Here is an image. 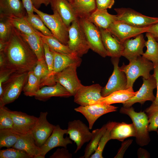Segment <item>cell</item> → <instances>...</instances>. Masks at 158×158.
I'll return each instance as SVG.
<instances>
[{
    "mask_svg": "<svg viewBox=\"0 0 158 158\" xmlns=\"http://www.w3.org/2000/svg\"><path fill=\"white\" fill-rule=\"evenodd\" d=\"M25 17L30 25L35 29L39 30L46 36H53L50 30L45 25L43 21L38 14H27Z\"/></svg>",
    "mask_w": 158,
    "mask_h": 158,
    "instance_id": "39",
    "label": "cell"
},
{
    "mask_svg": "<svg viewBox=\"0 0 158 158\" xmlns=\"http://www.w3.org/2000/svg\"><path fill=\"white\" fill-rule=\"evenodd\" d=\"M9 112L13 122V130L20 135L32 132L38 117L21 111L9 110Z\"/></svg>",
    "mask_w": 158,
    "mask_h": 158,
    "instance_id": "16",
    "label": "cell"
},
{
    "mask_svg": "<svg viewBox=\"0 0 158 158\" xmlns=\"http://www.w3.org/2000/svg\"><path fill=\"white\" fill-rule=\"evenodd\" d=\"M143 83L136 95L131 99L123 104V107H130L136 103L142 104L146 101L153 102L155 97L153 90L157 87L156 80L154 74L147 79L142 78Z\"/></svg>",
    "mask_w": 158,
    "mask_h": 158,
    "instance_id": "12",
    "label": "cell"
},
{
    "mask_svg": "<svg viewBox=\"0 0 158 158\" xmlns=\"http://www.w3.org/2000/svg\"><path fill=\"white\" fill-rule=\"evenodd\" d=\"M71 96L70 93L58 83L54 85L42 87L33 95L36 99L43 101H46L53 97H68Z\"/></svg>",
    "mask_w": 158,
    "mask_h": 158,
    "instance_id": "23",
    "label": "cell"
},
{
    "mask_svg": "<svg viewBox=\"0 0 158 158\" xmlns=\"http://www.w3.org/2000/svg\"><path fill=\"white\" fill-rule=\"evenodd\" d=\"M13 148L23 150L32 158H44L40 147L38 146L31 132L20 135Z\"/></svg>",
    "mask_w": 158,
    "mask_h": 158,
    "instance_id": "21",
    "label": "cell"
},
{
    "mask_svg": "<svg viewBox=\"0 0 158 158\" xmlns=\"http://www.w3.org/2000/svg\"><path fill=\"white\" fill-rule=\"evenodd\" d=\"M13 74L11 71L7 70H0V89L3 85Z\"/></svg>",
    "mask_w": 158,
    "mask_h": 158,
    "instance_id": "48",
    "label": "cell"
},
{
    "mask_svg": "<svg viewBox=\"0 0 158 158\" xmlns=\"http://www.w3.org/2000/svg\"><path fill=\"white\" fill-rule=\"evenodd\" d=\"M34 7L38 9L42 4L45 6L50 4V0H31Z\"/></svg>",
    "mask_w": 158,
    "mask_h": 158,
    "instance_id": "52",
    "label": "cell"
},
{
    "mask_svg": "<svg viewBox=\"0 0 158 158\" xmlns=\"http://www.w3.org/2000/svg\"><path fill=\"white\" fill-rule=\"evenodd\" d=\"M78 19L90 49L103 57L108 56V53L102 43L99 28L87 17H80Z\"/></svg>",
    "mask_w": 158,
    "mask_h": 158,
    "instance_id": "5",
    "label": "cell"
},
{
    "mask_svg": "<svg viewBox=\"0 0 158 158\" xmlns=\"http://www.w3.org/2000/svg\"><path fill=\"white\" fill-rule=\"evenodd\" d=\"M20 135L12 129L0 130V148L12 147L17 142Z\"/></svg>",
    "mask_w": 158,
    "mask_h": 158,
    "instance_id": "36",
    "label": "cell"
},
{
    "mask_svg": "<svg viewBox=\"0 0 158 158\" xmlns=\"http://www.w3.org/2000/svg\"><path fill=\"white\" fill-rule=\"evenodd\" d=\"M52 51L54 56L53 72L54 75L55 73L61 71L71 65L76 64L79 66L81 64V58L75 52H73L69 54H65Z\"/></svg>",
    "mask_w": 158,
    "mask_h": 158,
    "instance_id": "25",
    "label": "cell"
},
{
    "mask_svg": "<svg viewBox=\"0 0 158 158\" xmlns=\"http://www.w3.org/2000/svg\"><path fill=\"white\" fill-rule=\"evenodd\" d=\"M68 45L71 50L80 57L87 53L90 47L78 18L68 27Z\"/></svg>",
    "mask_w": 158,
    "mask_h": 158,
    "instance_id": "7",
    "label": "cell"
},
{
    "mask_svg": "<svg viewBox=\"0 0 158 158\" xmlns=\"http://www.w3.org/2000/svg\"><path fill=\"white\" fill-rule=\"evenodd\" d=\"M33 10L34 12L40 17L53 36L63 44L68 45L69 40L68 27L59 14L56 12H53V14H48L36 9L34 6Z\"/></svg>",
    "mask_w": 158,
    "mask_h": 158,
    "instance_id": "4",
    "label": "cell"
},
{
    "mask_svg": "<svg viewBox=\"0 0 158 158\" xmlns=\"http://www.w3.org/2000/svg\"><path fill=\"white\" fill-rule=\"evenodd\" d=\"M87 17L99 28L105 29L117 20L116 15L109 14L107 9L99 10L97 8Z\"/></svg>",
    "mask_w": 158,
    "mask_h": 158,
    "instance_id": "26",
    "label": "cell"
},
{
    "mask_svg": "<svg viewBox=\"0 0 158 158\" xmlns=\"http://www.w3.org/2000/svg\"><path fill=\"white\" fill-rule=\"evenodd\" d=\"M156 39L157 41H158V38H157V39Z\"/></svg>",
    "mask_w": 158,
    "mask_h": 158,
    "instance_id": "57",
    "label": "cell"
},
{
    "mask_svg": "<svg viewBox=\"0 0 158 158\" xmlns=\"http://www.w3.org/2000/svg\"><path fill=\"white\" fill-rule=\"evenodd\" d=\"M134 109L130 107H121L120 112L128 115L132 120L135 131V140L137 143L140 146L147 145L150 141L148 131V125L144 124L136 115Z\"/></svg>",
    "mask_w": 158,
    "mask_h": 158,
    "instance_id": "15",
    "label": "cell"
},
{
    "mask_svg": "<svg viewBox=\"0 0 158 158\" xmlns=\"http://www.w3.org/2000/svg\"><path fill=\"white\" fill-rule=\"evenodd\" d=\"M115 0H96L97 8L99 10L111 8Z\"/></svg>",
    "mask_w": 158,
    "mask_h": 158,
    "instance_id": "46",
    "label": "cell"
},
{
    "mask_svg": "<svg viewBox=\"0 0 158 158\" xmlns=\"http://www.w3.org/2000/svg\"><path fill=\"white\" fill-rule=\"evenodd\" d=\"M47 112H41L38 120L32 131L37 145L40 147L51 134L55 126L47 119Z\"/></svg>",
    "mask_w": 158,
    "mask_h": 158,
    "instance_id": "17",
    "label": "cell"
},
{
    "mask_svg": "<svg viewBox=\"0 0 158 158\" xmlns=\"http://www.w3.org/2000/svg\"><path fill=\"white\" fill-rule=\"evenodd\" d=\"M12 27L7 17L0 15V41L7 42L12 34Z\"/></svg>",
    "mask_w": 158,
    "mask_h": 158,
    "instance_id": "40",
    "label": "cell"
},
{
    "mask_svg": "<svg viewBox=\"0 0 158 158\" xmlns=\"http://www.w3.org/2000/svg\"><path fill=\"white\" fill-rule=\"evenodd\" d=\"M12 147L0 150V158H32L25 151Z\"/></svg>",
    "mask_w": 158,
    "mask_h": 158,
    "instance_id": "43",
    "label": "cell"
},
{
    "mask_svg": "<svg viewBox=\"0 0 158 158\" xmlns=\"http://www.w3.org/2000/svg\"><path fill=\"white\" fill-rule=\"evenodd\" d=\"M120 68L126 76L128 89L133 87L134 83L139 77L142 76L145 79L149 78L151 75L150 71L154 70V65L151 61L140 56L129 61L128 65L123 63Z\"/></svg>",
    "mask_w": 158,
    "mask_h": 158,
    "instance_id": "3",
    "label": "cell"
},
{
    "mask_svg": "<svg viewBox=\"0 0 158 158\" xmlns=\"http://www.w3.org/2000/svg\"><path fill=\"white\" fill-rule=\"evenodd\" d=\"M36 32L41 37L43 41L54 51L63 54H69L73 52L68 45L63 44L53 36H46L38 30Z\"/></svg>",
    "mask_w": 158,
    "mask_h": 158,
    "instance_id": "31",
    "label": "cell"
},
{
    "mask_svg": "<svg viewBox=\"0 0 158 158\" xmlns=\"http://www.w3.org/2000/svg\"><path fill=\"white\" fill-rule=\"evenodd\" d=\"M45 59L47 65L50 75L54 76L53 72L54 65V56L52 51L48 46L43 41Z\"/></svg>",
    "mask_w": 158,
    "mask_h": 158,
    "instance_id": "44",
    "label": "cell"
},
{
    "mask_svg": "<svg viewBox=\"0 0 158 158\" xmlns=\"http://www.w3.org/2000/svg\"><path fill=\"white\" fill-rule=\"evenodd\" d=\"M147 32L150 33L156 39L158 38V23L148 27Z\"/></svg>",
    "mask_w": 158,
    "mask_h": 158,
    "instance_id": "51",
    "label": "cell"
},
{
    "mask_svg": "<svg viewBox=\"0 0 158 158\" xmlns=\"http://www.w3.org/2000/svg\"><path fill=\"white\" fill-rule=\"evenodd\" d=\"M137 155L139 158H149L150 157V153L141 147L138 150Z\"/></svg>",
    "mask_w": 158,
    "mask_h": 158,
    "instance_id": "53",
    "label": "cell"
},
{
    "mask_svg": "<svg viewBox=\"0 0 158 158\" xmlns=\"http://www.w3.org/2000/svg\"><path fill=\"white\" fill-rule=\"evenodd\" d=\"M26 10L20 0H0V15L24 17Z\"/></svg>",
    "mask_w": 158,
    "mask_h": 158,
    "instance_id": "24",
    "label": "cell"
},
{
    "mask_svg": "<svg viewBox=\"0 0 158 158\" xmlns=\"http://www.w3.org/2000/svg\"><path fill=\"white\" fill-rule=\"evenodd\" d=\"M104 47L108 56L120 58L123 50V43L120 42L107 29L99 28Z\"/></svg>",
    "mask_w": 158,
    "mask_h": 158,
    "instance_id": "22",
    "label": "cell"
},
{
    "mask_svg": "<svg viewBox=\"0 0 158 158\" xmlns=\"http://www.w3.org/2000/svg\"><path fill=\"white\" fill-rule=\"evenodd\" d=\"M40 80L34 74L32 70L28 72L27 81L24 86L23 91L25 95L32 97L40 89Z\"/></svg>",
    "mask_w": 158,
    "mask_h": 158,
    "instance_id": "37",
    "label": "cell"
},
{
    "mask_svg": "<svg viewBox=\"0 0 158 158\" xmlns=\"http://www.w3.org/2000/svg\"><path fill=\"white\" fill-rule=\"evenodd\" d=\"M133 140L129 139L123 141L121 144V147L119 149L115 158H123L124 154L130 145L132 143Z\"/></svg>",
    "mask_w": 158,
    "mask_h": 158,
    "instance_id": "47",
    "label": "cell"
},
{
    "mask_svg": "<svg viewBox=\"0 0 158 158\" xmlns=\"http://www.w3.org/2000/svg\"><path fill=\"white\" fill-rule=\"evenodd\" d=\"M3 52L4 61L0 70H8L13 74L32 70L38 61L28 44L13 26L11 37Z\"/></svg>",
    "mask_w": 158,
    "mask_h": 158,
    "instance_id": "1",
    "label": "cell"
},
{
    "mask_svg": "<svg viewBox=\"0 0 158 158\" xmlns=\"http://www.w3.org/2000/svg\"><path fill=\"white\" fill-rule=\"evenodd\" d=\"M135 131L133 123L116 122L111 131V139L123 141L126 138L135 137Z\"/></svg>",
    "mask_w": 158,
    "mask_h": 158,
    "instance_id": "28",
    "label": "cell"
},
{
    "mask_svg": "<svg viewBox=\"0 0 158 158\" xmlns=\"http://www.w3.org/2000/svg\"><path fill=\"white\" fill-rule=\"evenodd\" d=\"M157 134L158 136V130L157 131Z\"/></svg>",
    "mask_w": 158,
    "mask_h": 158,
    "instance_id": "56",
    "label": "cell"
},
{
    "mask_svg": "<svg viewBox=\"0 0 158 158\" xmlns=\"http://www.w3.org/2000/svg\"><path fill=\"white\" fill-rule=\"evenodd\" d=\"M145 42L143 33L138 35L133 39L130 38L126 40L123 43L122 56L130 61L142 55Z\"/></svg>",
    "mask_w": 158,
    "mask_h": 158,
    "instance_id": "20",
    "label": "cell"
},
{
    "mask_svg": "<svg viewBox=\"0 0 158 158\" xmlns=\"http://www.w3.org/2000/svg\"><path fill=\"white\" fill-rule=\"evenodd\" d=\"M50 4L53 12H57L68 27L78 16L71 3L67 0H50Z\"/></svg>",
    "mask_w": 158,
    "mask_h": 158,
    "instance_id": "19",
    "label": "cell"
},
{
    "mask_svg": "<svg viewBox=\"0 0 158 158\" xmlns=\"http://www.w3.org/2000/svg\"><path fill=\"white\" fill-rule=\"evenodd\" d=\"M28 72L12 74L0 89V106H4L17 99L26 83Z\"/></svg>",
    "mask_w": 158,
    "mask_h": 158,
    "instance_id": "2",
    "label": "cell"
},
{
    "mask_svg": "<svg viewBox=\"0 0 158 158\" xmlns=\"http://www.w3.org/2000/svg\"><path fill=\"white\" fill-rule=\"evenodd\" d=\"M67 134L71 139L76 143L77 147L74 152L80 150L84 144L90 140L92 135L89 126L80 120L69 121Z\"/></svg>",
    "mask_w": 158,
    "mask_h": 158,
    "instance_id": "11",
    "label": "cell"
},
{
    "mask_svg": "<svg viewBox=\"0 0 158 158\" xmlns=\"http://www.w3.org/2000/svg\"><path fill=\"white\" fill-rule=\"evenodd\" d=\"M78 67L76 64L71 65L54 75L56 82L64 87L72 96L83 85L77 75L76 70Z\"/></svg>",
    "mask_w": 158,
    "mask_h": 158,
    "instance_id": "9",
    "label": "cell"
},
{
    "mask_svg": "<svg viewBox=\"0 0 158 158\" xmlns=\"http://www.w3.org/2000/svg\"><path fill=\"white\" fill-rule=\"evenodd\" d=\"M118 107L111 104L99 102L94 104L80 106L74 110L82 114L87 120L90 129H92L96 121L100 116L107 113L117 111Z\"/></svg>",
    "mask_w": 158,
    "mask_h": 158,
    "instance_id": "10",
    "label": "cell"
},
{
    "mask_svg": "<svg viewBox=\"0 0 158 158\" xmlns=\"http://www.w3.org/2000/svg\"><path fill=\"white\" fill-rule=\"evenodd\" d=\"M102 88L98 84L89 86L83 85L73 96L74 102L83 106L98 103L99 100L103 97L101 95Z\"/></svg>",
    "mask_w": 158,
    "mask_h": 158,
    "instance_id": "13",
    "label": "cell"
},
{
    "mask_svg": "<svg viewBox=\"0 0 158 158\" xmlns=\"http://www.w3.org/2000/svg\"><path fill=\"white\" fill-rule=\"evenodd\" d=\"M7 43L0 41V52L4 51Z\"/></svg>",
    "mask_w": 158,
    "mask_h": 158,
    "instance_id": "54",
    "label": "cell"
},
{
    "mask_svg": "<svg viewBox=\"0 0 158 158\" xmlns=\"http://www.w3.org/2000/svg\"><path fill=\"white\" fill-rule=\"evenodd\" d=\"M137 92V91H134L133 87L118 90L106 97H103L99 100V102L109 104L117 103L123 104L132 98Z\"/></svg>",
    "mask_w": 158,
    "mask_h": 158,
    "instance_id": "29",
    "label": "cell"
},
{
    "mask_svg": "<svg viewBox=\"0 0 158 158\" xmlns=\"http://www.w3.org/2000/svg\"><path fill=\"white\" fill-rule=\"evenodd\" d=\"M107 123L100 128L96 129L92 131V135L89 143L85 147L83 156L80 158H89L94 153L98 146L100 139L106 130Z\"/></svg>",
    "mask_w": 158,
    "mask_h": 158,
    "instance_id": "32",
    "label": "cell"
},
{
    "mask_svg": "<svg viewBox=\"0 0 158 158\" xmlns=\"http://www.w3.org/2000/svg\"><path fill=\"white\" fill-rule=\"evenodd\" d=\"M18 30L35 53L38 60L45 59L43 41L40 37L36 32L27 34Z\"/></svg>",
    "mask_w": 158,
    "mask_h": 158,
    "instance_id": "30",
    "label": "cell"
},
{
    "mask_svg": "<svg viewBox=\"0 0 158 158\" xmlns=\"http://www.w3.org/2000/svg\"><path fill=\"white\" fill-rule=\"evenodd\" d=\"M71 3L78 18L87 17L97 9L96 0H73Z\"/></svg>",
    "mask_w": 158,
    "mask_h": 158,
    "instance_id": "34",
    "label": "cell"
},
{
    "mask_svg": "<svg viewBox=\"0 0 158 158\" xmlns=\"http://www.w3.org/2000/svg\"><path fill=\"white\" fill-rule=\"evenodd\" d=\"M68 0L71 3L73 0Z\"/></svg>",
    "mask_w": 158,
    "mask_h": 158,
    "instance_id": "55",
    "label": "cell"
},
{
    "mask_svg": "<svg viewBox=\"0 0 158 158\" xmlns=\"http://www.w3.org/2000/svg\"><path fill=\"white\" fill-rule=\"evenodd\" d=\"M35 75L40 80V87L56 84L54 76L50 75L45 59L38 60L32 70Z\"/></svg>",
    "mask_w": 158,
    "mask_h": 158,
    "instance_id": "27",
    "label": "cell"
},
{
    "mask_svg": "<svg viewBox=\"0 0 158 158\" xmlns=\"http://www.w3.org/2000/svg\"><path fill=\"white\" fill-rule=\"evenodd\" d=\"M154 73L156 81L157 92L155 99L150 106L151 107H158V64L154 65Z\"/></svg>",
    "mask_w": 158,
    "mask_h": 158,
    "instance_id": "49",
    "label": "cell"
},
{
    "mask_svg": "<svg viewBox=\"0 0 158 158\" xmlns=\"http://www.w3.org/2000/svg\"><path fill=\"white\" fill-rule=\"evenodd\" d=\"M116 122H108L106 131L102 137L97 148L95 151L90 157V158H103L102 152L107 142L111 138V131L116 124Z\"/></svg>",
    "mask_w": 158,
    "mask_h": 158,
    "instance_id": "38",
    "label": "cell"
},
{
    "mask_svg": "<svg viewBox=\"0 0 158 158\" xmlns=\"http://www.w3.org/2000/svg\"><path fill=\"white\" fill-rule=\"evenodd\" d=\"M145 111L149 120L148 131L157 132L158 130V107H149L145 109Z\"/></svg>",
    "mask_w": 158,
    "mask_h": 158,
    "instance_id": "41",
    "label": "cell"
},
{
    "mask_svg": "<svg viewBox=\"0 0 158 158\" xmlns=\"http://www.w3.org/2000/svg\"><path fill=\"white\" fill-rule=\"evenodd\" d=\"M148 27H135L122 21L116 20L111 23L107 29L123 43L128 39L135 37L140 34L147 32Z\"/></svg>",
    "mask_w": 158,
    "mask_h": 158,
    "instance_id": "14",
    "label": "cell"
},
{
    "mask_svg": "<svg viewBox=\"0 0 158 158\" xmlns=\"http://www.w3.org/2000/svg\"><path fill=\"white\" fill-rule=\"evenodd\" d=\"M111 60L114 66V70L107 83L102 88L101 95L103 97H106L116 91L127 89L126 76L118 66L119 58H111Z\"/></svg>",
    "mask_w": 158,
    "mask_h": 158,
    "instance_id": "8",
    "label": "cell"
},
{
    "mask_svg": "<svg viewBox=\"0 0 158 158\" xmlns=\"http://www.w3.org/2000/svg\"><path fill=\"white\" fill-rule=\"evenodd\" d=\"M13 122L9 109L4 106H0V130L13 129Z\"/></svg>",
    "mask_w": 158,
    "mask_h": 158,
    "instance_id": "42",
    "label": "cell"
},
{
    "mask_svg": "<svg viewBox=\"0 0 158 158\" xmlns=\"http://www.w3.org/2000/svg\"><path fill=\"white\" fill-rule=\"evenodd\" d=\"M114 10L117 20L135 27H147L158 23V18L146 16L130 8H116Z\"/></svg>",
    "mask_w": 158,
    "mask_h": 158,
    "instance_id": "6",
    "label": "cell"
},
{
    "mask_svg": "<svg viewBox=\"0 0 158 158\" xmlns=\"http://www.w3.org/2000/svg\"><path fill=\"white\" fill-rule=\"evenodd\" d=\"M67 133V129H61L59 125L55 126L51 135L40 147L42 152V155L45 157L47 152L56 147H62L67 148L68 145L72 143L69 137L64 138V135Z\"/></svg>",
    "mask_w": 158,
    "mask_h": 158,
    "instance_id": "18",
    "label": "cell"
},
{
    "mask_svg": "<svg viewBox=\"0 0 158 158\" xmlns=\"http://www.w3.org/2000/svg\"><path fill=\"white\" fill-rule=\"evenodd\" d=\"M27 14L34 13L33 6L31 0H21Z\"/></svg>",
    "mask_w": 158,
    "mask_h": 158,
    "instance_id": "50",
    "label": "cell"
},
{
    "mask_svg": "<svg viewBox=\"0 0 158 158\" xmlns=\"http://www.w3.org/2000/svg\"><path fill=\"white\" fill-rule=\"evenodd\" d=\"M67 148L63 147L56 150L50 156V158H71L72 154L70 153Z\"/></svg>",
    "mask_w": 158,
    "mask_h": 158,
    "instance_id": "45",
    "label": "cell"
},
{
    "mask_svg": "<svg viewBox=\"0 0 158 158\" xmlns=\"http://www.w3.org/2000/svg\"><path fill=\"white\" fill-rule=\"evenodd\" d=\"M12 26L20 32L27 34L36 33L37 30L34 28L24 17H7Z\"/></svg>",
    "mask_w": 158,
    "mask_h": 158,
    "instance_id": "35",
    "label": "cell"
},
{
    "mask_svg": "<svg viewBox=\"0 0 158 158\" xmlns=\"http://www.w3.org/2000/svg\"><path fill=\"white\" fill-rule=\"evenodd\" d=\"M146 36L147 38L145 46L147 50L142 56L153 63L158 64V42L157 40L150 33L146 32Z\"/></svg>",
    "mask_w": 158,
    "mask_h": 158,
    "instance_id": "33",
    "label": "cell"
}]
</instances>
